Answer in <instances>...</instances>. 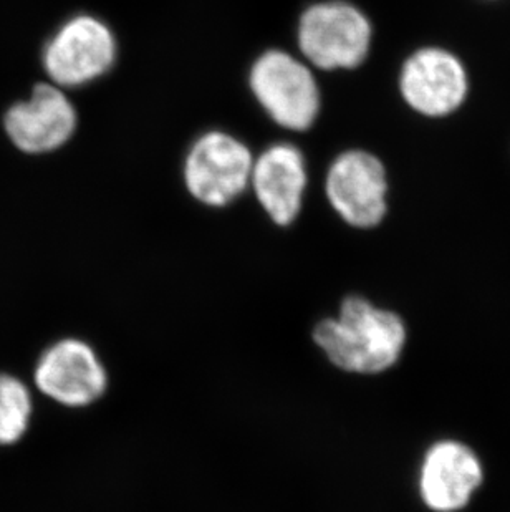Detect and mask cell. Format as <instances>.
Wrapping results in <instances>:
<instances>
[{
    "mask_svg": "<svg viewBox=\"0 0 510 512\" xmlns=\"http://www.w3.org/2000/svg\"><path fill=\"white\" fill-rule=\"evenodd\" d=\"M310 339L333 368L357 377H376L396 367L408 343V327L398 312L350 294L337 314L313 324Z\"/></svg>",
    "mask_w": 510,
    "mask_h": 512,
    "instance_id": "obj_1",
    "label": "cell"
},
{
    "mask_svg": "<svg viewBox=\"0 0 510 512\" xmlns=\"http://www.w3.org/2000/svg\"><path fill=\"white\" fill-rule=\"evenodd\" d=\"M34 397L22 378L0 373V446H14L30 430Z\"/></svg>",
    "mask_w": 510,
    "mask_h": 512,
    "instance_id": "obj_12",
    "label": "cell"
},
{
    "mask_svg": "<svg viewBox=\"0 0 510 512\" xmlns=\"http://www.w3.org/2000/svg\"><path fill=\"white\" fill-rule=\"evenodd\" d=\"M375 30L370 17L347 0H323L302 12L297 27L300 54L323 72L355 70L370 57Z\"/></svg>",
    "mask_w": 510,
    "mask_h": 512,
    "instance_id": "obj_2",
    "label": "cell"
},
{
    "mask_svg": "<svg viewBox=\"0 0 510 512\" xmlns=\"http://www.w3.org/2000/svg\"><path fill=\"white\" fill-rule=\"evenodd\" d=\"M34 385L40 395L68 410H87L110 392V368L87 339L67 335L50 343L35 362Z\"/></svg>",
    "mask_w": 510,
    "mask_h": 512,
    "instance_id": "obj_3",
    "label": "cell"
},
{
    "mask_svg": "<svg viewBox=\"0 0 510 512\" xmlns=\"http://www.w3.org/2000/svg\"><path fill=\"white\" fill-rule=\"evenodd\" d=\"M487 2H496V0H487Z\"/></svg>",
    "mask_w": 510,
    "mask_h": 512,
    "instance_id": "obj_13",
    "label": "cell"
},
{
    "mask_svg": "<svg viewBox=\"0 0 510 512\" xmlns=\"http://www.w3.org/2000/svg\"><path fill=\"white\" fill-rule=\"evenodd\" d=\"M251 186L260 208L279 228H289L304 209L307 161L292 143H275L254 158Z\"/></svg>",
    "mask_w": 510,
    "mask_h": 512,
    "instance_id": "obj_11",
    "label": "cell"
},
{
    "mask_svg": "<svg viewBox=\"0 0 510 512\" xmlns=\"http://www.w3.org/2000/svg\"><path fill=\"white\" fill-rule=\"evenodd\" d=\"M77 123V110L67 93L53 83L35 85L32 97L12 105L4 116L10 141L29 155L58 150L72 138Z\"/></svg>",
    "mask_w": 510,
    "mask_h": 512,
    "instance_id": "obj_10",
    "label": "cell"
},
{
    "mask_svg": "<svg viewBox=\"0 0 510 512\" xmlns=\"http://www.w3.org/2000/svg\"><path fill=\"white\" fill-rule=\"evenodd\" d=\"M249 85L262 110L285 130H310L320 115L322 93L312 67L285 50L260 55Z\"/></svg>",
    "mask_w": 510,
    "mask_h": 512,
    "instance_id": "obj_4",
    "label": "cell"
},
{
    "mask_svg": "<svg viewBox=\"0 0 510 512\" xmlns=\"http://www.w3.org/2000/svg\"><path fill=\"white\" fill-rule=\"evenodd\" d=\"M254 156L236 136L212 130L199 136L184 160V184L207 208H226L251 186Z\"/></svg>",
    "mask_w": 510,
    "mask_h": 512,
    "instance_id": "obj_7",
    "label": "cell"
},
{
    "mask_svg": "<svg viewBox=\"0 0 510 512\" xmlns=\"http://www.w3.org/2000/svg\"><path fill=\"white\" fill-rule=\"evenodd\" d=\"M118 45L110 27L95 15L78 14L58 27L42 54L44 70L57 87L80 88L115 65Z\"/></svg>",
    "mask_w": 510,
    "mask_h": 512,
    "instance_id": "obj_8",
    "label": "cell"
},
{
    "mask_svg": "<svg viewBox=\"0 0 510 512\" xmlns=\"http://www.w3.org/2000/svg\"><path fill=\"white\" fill-rule=\"evenodd\" d=\"M398 90L416 115L441 120L458 113L471 93L466 63L453 50L424 45L401 63Z\"/></svg>",
    "mask_w": 510,
    "mask_h": 512,
    "instance_id": "obj_5",
    "label": "cell"
},
{
    "mask_svg": "<svg viewBox=\"0 0 510 512\" xmlns=\"http://www.w3.org/2000/svg\"><path fill=\"white\" fill-rule=\"evenodd\" d=\"M484 464L464 441L444 438L429 446L418 471V493L433 512H461L484 483Z\"/></svg>",
    "mask_w": 510,
    "mask_h": 512,
    "instance_id": "obj_9",
    "label": "cell"
},
{
    "mask_svg": "<svg viewBox=\"0 0 510 512\" xmlns=\"http://www.w3.org/2000/svg\"><path fill=\"white\" fill-rule=\"evenodd\" d=\"M325 196L330 208L350 228H378L390 211V178L385 163L370 151H343L328 168Z\"/></svg>",
    "mask_w": 510,
    "mask_h": 512,
    "instance_id": "obj_6",
    "label": "cell"
}]
</instances>
